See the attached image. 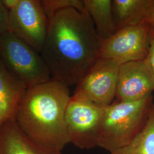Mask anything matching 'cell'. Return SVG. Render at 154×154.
<instances>
[{
    "label": "cell",
    "mask_w": 154,
    "mask_h": 154,
    "mask_svg": "<svg viewBox=\"0 0 154 154\" xmlns=\"http://www.w3.org/2000/svg\"><path fill=\"white\" fill-rule=\"evenodd\" d=\"M145 23L149 24L150 27L154 29V0H153L152 4L149 11V14L146 18Z\"/></svg>",
    "instance_id": "19"
},
{
    "label": "cell",
    "mask_w": 154,
    "mask_h": 154,
    "mask_svg": "<svg viewBox=\"0 0 154 154\" xmlns=\"http://www.w3.org/2000/svg\"><path fill=\"white\" fill-rule=\"evenodd\" d=\"M48 23L41 1L20 0L18 5L9 11L8 32L41 53Z\"/></svg>",
    "instance_id": "7"
},
{
    "label": "cell",
    "mask_w": 154,
    "mask_h": 154,
    "mask_svg": "<svg viewBox=\"0 0 154 154\" xmlns=\"http://www.w3.org/2000/svg\"><path fill=\"white\" fill-rule=\"evenodd\" d=\"M105 107L73 94L66 110V123L70 143L81 149L98 146Z\"/></svg>",
    "instance_id": "5"
},
{
    "label": "cell",
    "mask_w": 154,
    "mask_h": 154,
    "mask_svg": "<svg viewBox=\"0 0 154 154\" xmlns=\"http://www.w3.org/2000/svg\"><path fill=\"white\" fill-rule=\"evenodd\" d=\"M9 11L2 5L0 0V37L8 31Z\"/></svg>",
    "instance_id": "17"
},
{
    "label": "cell",
    "mask_w": 154,
    "mask_h": 154,
    "mask_svg": "<svg viewBox=\"0 0 154 154\" xmlns=\"http://www.w3.org/2000/svg\"><path fill=\"white\" fill-rule=\"evenodd\" d=\"M0 154H62V152L35 143L12 120L0 128Z\"/></svg>",
    "instance_id": "11"
},
{
    "label": "cell",
    "mask_w": 154,
    "mask_h": 154,
    "mask_svg": "<svg viewBox=\"0 0 154 154\" xmlns=\"http://www.w3.org/2000/svg\"><path fill=\"white\" fill-rule=\"evenodd\" d=\"M45 13L48 20L58 11L69 8L83 11V0H42L41 1Z\"/></svg>",
    "instance_id": "15"
},
{
    "label": "cell",
    "mask_w": 154,
    "mask_h": 154,
    "mask_svg": "<svg viewBox=\"0 0 154 154\" xmlns=\"http://www.w3.org/2000/svg\"><path fill=\"white\" fill-rule=\"evenodd\" d=\"M100 45L88 13L69 8L49 19L40 54L51 79L69 88L76 86L99 59Z\"/></svg>",
    "instance_id": "1"
},
{
    "label": "cell",
    "mask_w": 154,
    "mask_h": 154,
    "mask_svg": "<svg viewBox=\"0 0 154 154\" xmlns=\"http://www.w3.org/2000/svg\"><path fill=\"white\" fill-rule=\"evenodd\" d=\"M154 102L152 95L138 101L116 99L105 107L98 147L111 152L131 142L146 125Z\"/></svg>",
    "instance_id": "3"
},
{
    "label": "cell",
    "mask_w": 154,
    "mask_h": 154,
    "mask_svg": "<svg viewBox=\"0 0 154 154\" xmlns=\"http://www.w3.org/2000/svg\"><path fill=\"white\" fill-rule=\"evenodd\" d=\"M154 91V79L144 61L120 65L116 100L138 101L152 95Z\"/></svg>",
    "instance_id": "9"
},
{
    "label": "cell",
    "mask_w": 154,
    "mask_h": 154,
    "mask_svg": "<svg viewBox=\"0 0 154 154\" xmlns=\"http://www.w3.org/2000/svg\"><path fill=\"white\" fill-rule=\"evenodd\" d=\"M110 154H154V102L143 130L131 142Z\"/></svg>",
    "instance_id": "14"
},
{
    "label": "cell",
    "mask_w": 154,
    "mask_h": 154,
    "mask_svg": "<svg viewBox=\"0 0 154 154\" xmlns=\"http://www.w3.org/2000/svg\"><path fill=\"white\" fill-rule=\"evenodd\" d=\"M0 61L28 88L51 79L40 53L9 32L0 37Z\"/></svg>",
    "instance_id": "4"
},
{
    "label": "cell",
    "mask_w": 154,
    "mask_h": 154,
    "mask_svg": "<svg viewBox=\"0 0 154 154\" xmlns=\"http://www.w3.org/2000/svg\"><path fill=\"white\" fill-rule=\"evenodd\" d=\"M84 10L93 23L101 40L109 38L116 30L113 17L112 0H83Z\"/></svg>",
    "instance_id": "13"
},
{
    "label": "cell",
    "mask_w": 154,
    "mask_h": 154,
    "mask_svg": "<svg viewBox=\"0 0 154 154\" xmlns=\"http://www.w3.org/2000/svg\"><path fill=\"white\" fill-rule=\"evenodd\" d=\"M152 2L153 0H112L116 30L145 23Z\"/></svg>",
    "instance_id": "12"
},
{
    "label": "cell",
    "mask_w": 154,
    "mask_h": 154,
    "mask_svg": "<svg viewBox=\"0 0 154 154\" xmlns=\"http://www.w3.org/2000/svg\"><path fill=\"white\" fill-rule=\"evenodd\" d=\"M28 87L9 72L0 61V128L14 120L20 102Z\"/></svg>",
    "instance_id": "10"
},
{
    "label": "cell",
    "mask_w": 154,
    "mask_h": 154,
    "mask_svg": "<svg viewBox=\"0 0 154 154\" xmlns=\"http://www.w3.org/2000/svg\"><path fill=\"white\" fill-rule=\"evenodd\" d=\"M70 97L69 88L53 79L29 88L20 102L14 121L35 143L62 152L70 143L65 116Z\"/></svg>",
    "instance_id": "2"
},
{
    "label": "cell",
    "mask_w": 154,
    "mask_h": 154,
    "mask_svg": "<svg viewBox=\"0 0 154 154\" xmlns=\"http://www.w3.org/2000/svg\"><path fill=\"white\" fill-rule=\"evenodd\" d=\"M120 65L99 58L76 85L73 94L102 107L111 104L116 98Z\"/></svg>",
    "instance_id": "8"
},
{
    "label": "cell",
    "mask_w": 154,
    "mask_h": 154,
    "mask_svg": "<svg viewBox=\"0 0 154 154\" xmlns=\"http://www.w3.org/2000/svg\"><path fill=\"white\" fill-rule=\"evenodd\" d=\"M149 24L144 23L117 30L109 38L101 40L99 58L119 65L144 60L149 51Z\"/></svg>",
    "instance_id": "6"
},
{
    "label": "cell",
    "mask_w": 154,
    "mask_h": 154,
    "mask_svg": "<svg viewBox=\"0 0 154 154\" xmlns=\"http://www.w3.org/2000/svg\"><path fill=\"white\" fill-rule=\"evenodd\" d=\"M143 61L154 81V29L151 27L149 30V51Z\"/></svg>",
    "instance_id": "16"
},
{
    "label": "cell",
    "mask_w": 154,
    "mask_h": 154,
    "mask_svg": "<svg viewBox=\"0 0 154 154\" xmlns=\"http://www.w3.org/2000/svg\"><path fill=\"white\" fill-rule=\"evenodd\" d=\"M1 2L6 9L10 11L18 5L20 0H1Z\"/></svg>",
    "instance_id": "18"
}]
</instances>
